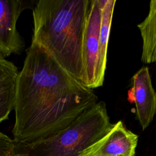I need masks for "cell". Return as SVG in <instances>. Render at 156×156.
<instances>
[{
  "mask_svg": "<svg viewBox=\"0 0 156 156\" xmlns=\"http://www.w3.org/2000/svg\"><path fill=\"white\" fill-rule=\"evenodd\" d=\"M98 102L92 89L63 69L44 47L32 41L17 80L13 140L30 143L49 138Z\"/></svg>",
  "mask_w": 156,
  "mask_h": 156,
  "instance_id": "1",
  "label": "cell"
},
{
  "mask_svg": "<svg viewBox=\"0 0 156 156\" xmlns=\"http://www.w3.org/2000/svg\"><path fill=\"white\" fill-rule=\"evenodd\" d=\"M90 0H38L32 9V41L82 80V41Z\"/></svg>",
  "mask_w": 156,
  "mask_h": 156,
  "instance_id": "2",
  "label": "cell"
},
{
  "mask_svg": "<svg viewBox=\"0 0 156 156\" xmlns=\"http://www.w3.org/2000/svg\"><path fill=\"white\" fill-rule=\"evenodd\" d=\"M114 126L105 102L98 101L65 129L30 143L15 141L11 156H79Z\"/></svg>",
  "mask_w": 156,
  "mask_h": 156,
  "instance_id": "3",
  "label": "cell"
},
{
  "mask_svg": "<svg viewBox=\"0 0 156 156\" xmlns=\"http://www.w3.org/2000/svg\"><path fill=\"white\" fill-rule=\"evenodd\" d=\"M101 15V0H90L84 29L82 57V83L90 88L102 86L105 71L100 61L99 27Z\"/></svg>",
  "mask_w": 156,
  "mask_h": 156,
  "instance_id": "4",
  "label": "cell"
},
{
  "mask_svg": "<svg viewBox=\"0 0 156 156\" xmlns=\"http://www.w3.org/2000/svg\"><path fill=\"white\" fill-rule=\"evenodd\" d=\"M22 0H0V57L20 55L25 42L16 28L22 11L26 8Z\"/></svg>",
  "mask_w": 156,
  "mask_h": 156,
  "instance_id": "5",
  "label": "cell"
},
{
  "mask_svg": "<svg viewBox=\"0 0 156 156\" xmlns=\"http://www.w3.org/2000/svg\"><path fill=\"white\" fill-rule=\"evenodd\" d=\"M138 136L121 121L101 139L81 152L79 156H135Z\"/></svg>",
  "mask_w": 156,
  "mask_h": 156,
  "instance_id": "6",
  "label": "cell"
},
{
  "mask_svg": "<svg viewBox=\"0 0 156 156\" xmlns=\"http://www.w3.org/2000/svg\"><path fill=\"white\" fill-rule=\"evenodd\" d=\"M131 93L135 104L136 118L144 130L156 114V91L147 66L141 67L133 76Z\"/></svg>",
  "mask_w": 156,
  "mask_h": 156,
  "instance_id": "7",
  "label": "cell"
},
{
  "mask_svg": "<svg viewBox=\"0 0 156 156\" xmlns=\"http://www.w3.org/2000/svg\"><path fill=\"white\" fill-rule=\"evenodd\" d=\"M18 74L15 64L0 57V123L14 109Z\"/></svg>",
  "mask_w": 156,
  "mask_h": 156,
  "instance_id": "8",
  "label": "cell"
},
{
  "mask_svg": "<svg viewBox=\"0 0 156 156\" xmlns=\"http://www.w3.org/2000/svg\"><path fill=\"white\" fill-rule=\"evenodd\" d=\"M137 27L142 38L141 61L156 63V0L150 1L147 15Z\"/></svg>",
  "mask_w": 156,
  "mask_h": 156,
  "instance_id": "9",
  "label": "cell"
},
{
  "mask_svg": "<svg viewBox=\"0 0 156 156\" xmlns=\"http://www.w3.org/2000/svg\"><path fill=\"white\" fill-rule=\"evenodd\" d=\"M116 0H101V15L99 27L100 61L102 70L105 72L107 49Z\"/></svg>",
  "mask_w": 156,
  "mask_h": 156,
  "instance_id": "10",
  "label": "cell"
},
{
  "mask_svg": "<svg viewBox=\"0 0 156 156\" xmlns=\"http://www.w3.org/2000/svg\"><path fill=\"white\" fill-rule=\"evenodd\" d=\"M13 140L0 132V156H11Z\"/></svg>",
  "mask_w": 156,
  "mask_h": 156,
  "instance_id": "11",
  "label": "cell"
}]
</instances>
